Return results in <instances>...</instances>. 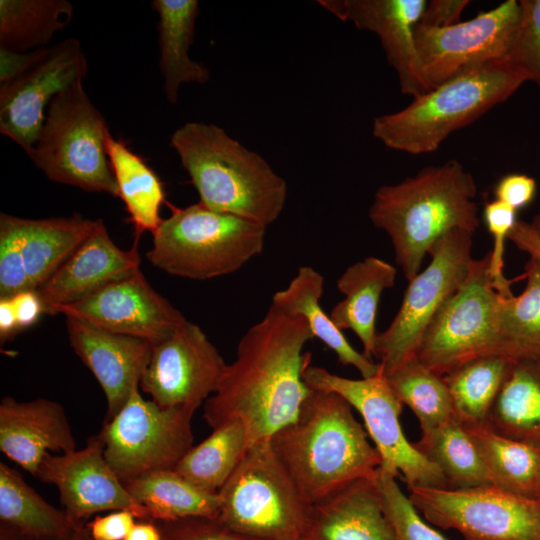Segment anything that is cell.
<instances>
[{
	"mask_svg": "<svg viewBox=\"0 0 540 540\" xmlns=\"http://www.w3.org/2000/svg\"><path fill=\"white\" fill-rule=\"evenodd\" d=\"M476 194L474 176L455 159L376 190L370 221L390 238L407 281L418 274L430 247L445 233L476 232L480 225Z\"/></svg>",
	"mask_w": 540,
	"mask_h": 540,
	"instance_id": "obj_3",
	"label": "cell"
},
{
	"mask_svg": "<svg viewBox=\"0 0 540 540\" xmlns=\"http://www.w3.org/2000/svg\"><path fill=\"white\" fill-rule=\"evenodd\" d=\"M124 485L133 499L145 509L149 521L218 518V494L198 489L174 470L148 473Z\"/></svg>",
	"mask_w": 540,
	"mask_h": 540,
	"instance_id": "obj_32",
	"label": "cell"
},
{
	"mask_svg": "<svg viewBox=\"0 0 540 540\" xmlns=\"http://www.w3.org/2000/svg\"><path fill=\"white\" fill-rule=\"evenodd\" d=\"M308 388L342 396L362 416L369 438L379 452L381 467L413 486L449 488L440 469L405 437L400 414L403 403L382 371L372 377L350 379L309 364L303 372Z\"/></svg>",
	"mask_w": 540,
	"mask_h": 540,
	"instance_id": "obj_12",
	"label": "cell"
},
{
	"mask_svg": "<svg viewBox=\"0 0 540 540\" xmlns=\"http://www.w3.org/2000/svg\"><path fill=\"white\" fill-rule=\"evenodd\" d=\"M109 132L79 80L51 101L37 142L27 154L51 181L118 197L106 150Z\"/></svg>",
	"mask_w": 540,
	"mask_h": 540,
	"instance_id": "obj_7",
	"label": "cell"
},
{
	"mask_svg": "<svg viewBox=\"0 0 540 540\" xmlns=\"http://www.w3.org/2000/svg\"><path fill=\"white\" fill-rule=\"evenodd\" d=\"M519 296L500 295L496 355L516 360L540 355V256L529 254Z\"/></svg>",
	"mask_w": 540,
	"mask_h": 540,
	"instance_id": "obj_34",
	"label": "cell"
},
{
	"mask_svg": "<svg viewBox=\"0 0 540 540\" xmlns=\"http://www.w3.org/2000/svg\"><path fill=\"white\" fill-rule=\"evenodd\" d=\"M183 168L210 210L267 227L281 215L287 184L259 154L215 124L187 122L170 137Z\"/></svg>",
	"mask_w": 540,
	"mask_h": 540,
	"instance_id": "obj_4",
	"label": "cell"
},
{
	"mask_svg": "<svg viewBox=\"0 0 540 540\" xmlns=\"http://www.w3.org/2000/svg\"><path fill=\"white\" fill-rule=\"evenodd\" d=\"M0 540H27L16 528L0 523Z\"/></svg>",
	"mask_w": 540,
	"mask_h": 540,
	"instance_id": "obj_52",
	"label": "cell"
},
{
	"mask_svg": "<svg viewBox=\"0 0 540 540\" xmlns=\"http://www.w3.org/2000/svg\"><path fill=\"white\" fill-rule=\"evenodd\" d=\"M137 521L131 511L119 510L96 516L86 526L93 540H124Z\"/></svg>",
	"mask_w": 540,
	"mask_h": 540,
	"instance_id": "obj_45",
	"label": "cell"
},
{
	"mask_svg": "<svg viewBox=\"0 0 540 540\" xmlns=\"http://www.w3.org/2000/svg\"><path fill=\"white\" fill-rule=\"evenodd\" d=\"M516 214V210L498 200L486 203L483 210L484 221L493 237L490 274L495 289L504 297L513 296V281L505 277L503 270L505 240L517 221Z\"/></svg>",
	"mask_w": 540,
	"mask_h": 540,
	"instance_id": "obj_42",
	"label": "cell"
},
{
	"mask_svg": "<svg viewBox=\"0 0 540 540\" xmlns=\"http://www.w3.org/2000/svg\"><path fill=\"white\" fill-rule=\"evenodd\" d=\"M314 338L303 316L271 304L265 316L241 337L235 360L227 364L216 391L204 403L203 417L215 429L240 420L249 446L269 441L293 423L310 392L303 372Z\"/></svg>",
	"mask_w": 540,
	"mask_h": 540,
	"instance_id": "obj_1",
	"label": "cell"
},
{
	"mask_svg": "<svg viewBox=\"0 0 540 540\" xmlns=\"http://www.w3.org/2000/svg\"><path fill=\"white\" fill-rule=\"evenodd\" d=\"M508 239L522 251L540 256V238L531 230L528 222L517 220Z\"/></svg>",
	"mask_w": 540,
	"mask_h": 540,
	"instance_id": "obj_49",
	"label": "cell"
},
{
	"mask_svg": "<svg viewBox=\"0 0 540 540\" xmlns=\"http://www.w3.org/2000/svg\"><path fill=\"white\" fill-rule=\"evenodd\" d=\"M264 225L208 209L174 208L153 234L149 262L174 276L206 280L233 273L264 247Z\"/></svg>",
	"mask_w": 540,
	"mask_h": 540,
	"instance_id": "obj_6",
	"label": "cell"
},
{
	"mask_svg": "<svg viewBox=\"0 0 540 540\" xmlns=\"http://www.w3.org/2000/svg\"><path fill=\"white\" fill-rule=\"evenodd\" d=\"M526 82L510 61L460 73L373 120L372 134L389 149L411 155L436 151L454 132L505 102Z\"/></svg>",
	"mask_w": 540,
	"mask_h": 540,
	"instance_id": "obj_5",
	"label": "cell"
},
{
	"mask_svg": "<svg viewBox=\"0 0 540 540\" xmlns=\"http://www.w3.org/2000/svg\"><path fill=\"white\" fill-rule=\"evenodd\" d=\"M491 252L474 259L467 278L428 325L416 359L440 376L479 357L496 355L500 294L490 274Z\"/></svg>",
	"mask_w": 540,
	"mask_h": 540,
	"instance_id": "obj_10",
	"label": "cell"
},
{
	"mask_svg": "<svg viewBox=\"0 0 540 540\" xmlns=\"http://www.w3.org/2000/svg\"><path fill=\"white\" fill-rule=\"evenodd\" d=\"M342 21L378 36L388 63L394 68L400 90L418 97L429 90L421 73L415 28L426 0H319Z\"/></svg>",
	"mask_w": 540,
	"mask_h": 540,
	"instance_id": "obj_19",
	"label": "cell"
},
{
	"mask_svg": "<svg viewBox=\"0 0 540 540\" xmlns=\"http://www.w3.org/2000/svg\"><path fill=\"white\" fill-rule=\"evenodd\" d=\"M49 47L28 52H15L0 47V85L22 76L47 54Z\"/></svg>",
	"mask_w": 540,
	"mask_h": 540,
	"instance_id": "obj_47",
	"label": "cell"
},
{
	"mask_svg": "<svg viewBox=\"0 0 540 540\" xmlns=\"http://www.w3.org/2000/svg\"><path fill=\"white\" fill-rule=\"evenodd\" d=\"M10 298L20 332L36 324L44 314L43 303L37 290H26Z\"/></svg>",
	"mask_w": 540,
	"mask_h": 540,
	"instance_id": "obj_48",
	"label": "cell"
},
{
	"mask_svg": "<svg viewBox=\"0 0 540 540\" xmlns=\"http://www.w3.org/2000/svg\"><path fill=\"white\" fill-rule=\"evenodd\" d=\"M218 520L253 540H300L312 506L269 441L250 445L218 493Z\"/></svg>",
	"mask_w": 540,
	"mask_h": 540,
	"instance_id": "obj_8",
	"label": "cell"
},
{
	"mask_svg": "<svg viewBox=\"0 0 540 540\" xmlns=\"http://www.w3.org/2000/svg\"><path fill=\"white\" fill-rule=\"evenodd\" d=\"M20 331L11 298H0V341L12 340Z\"/></svg>",
	"mask_w": 540,
	"mask_h": 540,
	"instance_id": "obj_50",
	"label": "cell"
},
{
	"mask_svg": "<svg viewBox=\"0 0 540 540\" xmlns=\"http://www.w3.org/2000/svg\"><path fill=\"white\" fill-rule=\"evenodd\" d=\"M397 270L377 257H367L350 265L337 280L345 298L330 311L335 326L352 330L363 345V354L372 360L377 335L376 317L382 293L393 287Z\"/></svg>",
	"mask_w": 540,
	"mask_h": 540,
	"instance_id": "obj_24",
	"label": "cell"
},
{
	"mask_svg": "<svg viewBox=\"0 0 540 540\" xmlns=\"http://www.w3.org/2000/svg\"><path fill=\"white\" fill-rule=\"evenodd\" d=\"M161 540H253L234 532L216 518L189 517L175 521H153Z\"/></svg>",
	"mask_w": 540,
	"mask_h": 540,
	"instance_id": "obj_43",
	"label": "cell"
},
{
	"mask_svg": "<svg viewBox=\"0 0 540 540\" xmlns=\"http://www.w3.org/2000/svg\"><path fill=\"white\" fill-rule=\"evenodd\" d=\"M472 246L473 233L462 229H453L432 244L431 261L408 281L397 314L376 335L372 357L385 376L416 357L428 325L467 278L474 260Z\"/></svg>",
	"mask_w": 540,
	"mask_h": 540,
	"instance_id": "obj_9",
	"label": "cell"
},
{
	"mask_svg": "<svg viewBox=\"0 0 540 540\" xmlns=\"http://www.w3.org/2000/svg\"><path fill=\"white\" fill-rule=\"evenodd\" d=\"M352 408L337 393L310 388L298 418L269 440L311 505L358 480L373 478L382 463Z\"/></svg>",
	"mask_w": 540,
	"mask_h": 540,
	"instance_id": "obj_2",
	"label": "cell"
},
{
	"mask_svg": "<svg viewBox=\"0 0 540 540\" xmlns=\"http://www.w3.org/2000/svg\"><path fill=\"white\" fill-rule=\"evenodd\" d=\"M152 7L159 17V67L164 80L163 89L167 100L174 104L184 83L205 84L210 77L208 69L189 56L199 14V2L154 0Z\"/></svg>",
	"mask_w": 540,
	"mask_h": 540,
	"instance_id": "obj_25",
	"label": "cell"
},
{
	"mask_svg": "<svg viewBox=\"0 0 540 540\" xmlns=\"http://www.w3.org/2000/svg\"><path fill=\"white\" fill-rule=\"evenodd\" d=\"M194 413L184 407L162 408L136 388L98 433L104 456L118 478L125 483L148 473L174 470L193 446Z\"/></svg>",
	"mask_w": 540,
	"mask_h": 540,
	"instance_id": "obj_11",
	"label": "cell"
},
{
	"mask_svg": "<svg viewBox=\"0 0 540 540\" xmlns=\"http://www.w3.org/2000/svg\"><path fill=\"white\" fill-rule=\"evenodd\" d=\"M538 498H540V478H539V487H538Z\"/></svg>",
	"mask_w": 540,
	"mask_h": 540,
	"instance_id": "obj_55",
	"label": "cell"
},
{
	"mask_svg": "<svg viewBox=\"0 0 540 540\" xmlns=\"http://www.w3.org/2000/svg\"><path fill=\"white\" fill-rule=\"evenodd\" d=\"M184 455L174 471L198 489L218 494L233 474L248 447V437L240 420L215 429Z\"/></svg>",
	"mask_w": 540,
	"mask_h": 540,
	"instance_id": "obj_33",
	"label": "cell"
},
{
	"mask_svg": "<svg viewBox=\"0 0 540 540\" xmlns=\"http://www.w3.org/2000/svg\"><path fill=\"white\" fill-rule=\"evenodd\" d=\"M485 424L540 448V355L512 360Z\"/></svg>",
	"mask_w": 540,
	"mask_h": 540,
	"instance_id": "obj_27",
	"label": "cell"
},
{
	"mask_svg": "<svg viewBox=\"0 0 540 540\" xmlns=\"http://www.w3.org/2000/svg\"><path fill=\"white\" fill-rule=\"evenodd\" d=\"M413 445L440 469L449 488L492 484L474 443L455 415L436 427L422 430Z\"/></svg>",
	"mask_w": 540,
	"mask_h": 540,
	"instance_id": "obj_35",
	"label": "cell"
},
{
	"mask_svg": "<svg viewBox=\"0 0 540 540\" xmlns=\"http://www.w3.org/2000/svg\"><path fill=\"white\" fill-rule=\"evenodd\" d=\"M73 12L66 0H0V47L15 52L45 48Z\"/></svg>",
	"mask_w": 540,
	"mask_h": 540,
	"instance_id": "obj_36",
	"label": "cell"
},
{
	"mask_svg": "<svg viewBox=\"0 0 540 540\" xmlns=\"http://www.w3.org/2000/svg\"><path fill=\"white\" fill-rule=\"evenodd\" d=\"M511 363L507 357L488 355L471 360L443 376L454 415L461 424L486 423Z\"/></svg>",
	"mask_w": 540,
	"mask_h": 540,
	"instance_id": "obj_37",
	"label": "cell"
},
{
	"mask_svg": "<svg viewBox=\"0 0 540 540\" xmlns=\"http://www.w3.org/2000/svg\"><path fill=\"white\" fill-rule=\"evenodd\" d=\"M75 449L76 441L60 403L46 398H2L0 450L11 461L35 476L47 454Z\"/></svg>",
	"mask_w": 540,
	"mask_h": 540,
	"instance_id": "obj_22",
	"label": "cell"
},
{
	"mask_svg": "<svg viewBox=\"0 0 540 540\" xmlns=\"http://www.w3.org/2000/svg\"><path fill=\"white\" fill-rule=\"evenodd\" d=\"M520 19V1L507 0L448 27L417 24L415 44L429 90L470 69L508 60Z\"/></svg>",
	"mask_w": 540,
	"mask_h": 540,
	"instance_id": "obj_14",
	"label": "cell"
},
{
	"mask_svg": "<svg viewBox=\"0 0 540 540\" xmlns=\"http://www.w3.org/2000/svg\"><path fill=\"white\" fill-rule=\"evenodd\" d=\"M124 540H161V532L153 521H137Z\"/></svg>",
	"mask_w": 540,
	"mask_h": 540,
	"instance_id": "obj_51",
	"label": "cell"
},
{
	"mask_svg": "<svg viewBox=\"0 0 540 540\" xmlns=\"http://www.w3.org/2000/svg\"><path fill=\"white\" fill-rule=\"evenodd\" d=\"M396 478L381 466L374 476L384 512L397 540H448L422 519Z\"/></svg>",
	"mask_w": 540,
	"mask_h": 540,
	"instance_id": "obj_39",
	"label": "cell"
},
{
	"mask_svg": "<svg viewBox=\"0 0 540 540\" xmlns=\"http://www.w3.org/2000/svg\"><path fill=\"white\" fill-rule=\"evenodd\" d=\"M226 366L202 329L187 320L153 345L139 387L162 408L196 411L216 391Z\"/></svg>",
	"mask_w": 540,
	"mask_h": 540,
	"instance_id": "obj_15",
	"label": "cell"
},
{
	"mask_svg": "<svg viewBox=\"0 0 540 540\" xmlns=\"http://www.w3.org/2000/svg\"><path fill=\"white\" fill-rule=\"evenodd\" d=\"M71 348L92 372L107 403L104 422L110 421L128 401L149 362L153 343L117 334L66 317Z\"/></svg>",
	"mask_w": 540,
	"mask_h": 540,
	"instance_id": "obj_20",
	"label": "cell"
},
{
	"mask_svg": "<svg viewBox=\"0 0 540 540\" xmlns=\"http://www.w3.org/2000/svg\"><path fill=\"white\" fill-rule=\"evenodd\" d=\"M87 60L80 42L67 38L13 81L0 85V132L28 153L39 137L49 104L65 88L83 80Z\"/></svg>",
	"mask_w": 540,
	"mask_h": 540,
	"instance_id": "obj_16",
	"label": "cell"
},
{
	"mask_svg": "<svg viewBox=\"0 0 540 540\" xmlns=\"http://www.w3.org/2000/svg\"><path fill=\"white\" fill-rule=\"evenodd\" d=\"M98 219L69 217L19 218L22 252L31 288L38 289L86 240Z\"/></svg>",
	"mask_w": 540,
	"mask_h": 540,
	"instance_id": "obj_28",
	"label": "cell"
},
{
	"mask_svg": "<svg viewBox=\"0 0 540 540\" xmlns=\"http://www.w3.org/2000/svg\"><path fill=\"white\" fill-rule=\"evenodd\" d=\"M56 314L153 344L169 337L187 321L151 286L141 270L59 307Z\"/></svg>",
	"mask_w": 540,
	"mask_h": 540,
	"instance_id": "obj_18",
	"label": "cell"
},
{
	"mask_svg": "<svg viewBox=\"0 0 540 540\" xmlns=\"http://www.w3.org/2000/svg\"><path fill=\"white\" fill-rule=\"evenodd\" d=\"M537 190L536 180L526 174L510 173L503 176L495 185V200H498L514 210L529 205Z\"/></svg>",
	"mask_w": 540,
	"mask_h": 540,
	"instance_id": "obj_44",
	"label": "cell"
},
{
	"mask_svg": "<svg viewBox=\"0 0 540 540\" xmlns=\"http://www.w3.org/2000/svg\"><path fill=\"white\" fill-rule=\"evenodd\" d=\"M106 150L120 198L133 224L137 238L143 232L152 235L163 219L160 208L165 202L163 184L157 174L127 145L109 132Z\"/></svg>",
	"mask_w": 540,
	"mask_h": 540,
	"instance_id": "obj_29",
	"label": "cell"
},
{
	"mask_svg": "<svg viewBox=\"0 0 540 540\" xmlns=\"http://www.w3.org/2000/svg\"><path fill=\"white\" fill-rule=\"evenodd\" d=\"M386 377L399 400L418 418L421 431L436 427L454 416L451 396L443 376L416 358Z\"/></svg>",
	"mask_w": 540,
	"mask_h": 540,
	"instance_id": "obj_38",
	"label": "cell"
},
{
	"mask_svg": "<svg viewBox=\"0 0 540 540\" xmlns=\"http://www.w3.org/2000/svg\"><path fill=\"white\" fill-rule=\"evenodd\" d=\"M531 230L540 238V212L533 216L529 222Z\"/></svg>",
	"mask_w": 540,
	"mask_h": 540,
	"instance_id": "obj_54",
	"label": "cell"
},
{
	"mask_svg": "<svg viewBox=\"0 0 540 540\" xmlns=\"http://www.w3.org/2000/svg\"><path fill=\"white\" fill-rule=\"evenodd\" d=\"M323 291V275L311 266H302L286 288L274 293L271 304L287 313L303 316L314 338L334 351L342 365L353 366L363 378L379 374L380 364L358 352L323 311L320 306Z\"/></svg>",
	"mask_w": 540,
	"mask_h": 540,
	"instance_id": "obj_26",
	"label": "cell"
},
{
	"mask_svg": "<svg viewBox=\"0 0 540 540\" xmlns=\"http://www.w3.org/2000/svg\"><path fill=\"white\" fill-rule=\"evenodd\" d=\"M35 477L57 488L63 510L78 525L105 511L128 510L138 521L147 520L145 509L133 499L107 462L99 434L90 437L82 449L47 454Z\"/></svg>",
	"mask_w": 540,
	"mask_h": 540,
	"instance_id": "obj_17",
	"label": "cell"
},
{
	"mask_svg": "<svg viewBox=\"0 0 540 540\" xmlns=\"http://www.w3.org/2000/svg\"><path fill=\"white\" fill-rule=\"evenodd\" d=\"M137 241L128 250L112 240L104 222L97 225L75 252L36 289L44 313L56 315L59 307L79 301L106 285L140 270Z\"/></svg>",
	"mask_w": 540,
	"mask_h": 540,
	"instance_id": "obj_21",
	"label": "cell"
},
{
	"mask_svg": "<svg viewBox=\"0 0 540 540\" xmlns=\"http://www.w3.org/2000/svg\"><path fill=\"white\" fill-rule=\"evenodd\" d=\"M300 540H397L374 477L358 480L314 504Z\"/></svg>",
	"mask_w": 540,
	"mask_h": 540,
	"instance_id": "obj_23",
	"label": "cell"
},
{
	"mask_svg": "<svg viewBox=\"0 0 540 540\" xmlns=\"http://www.w3.org/2000/svg\"><path fill=\"white\" fill-rule=\"evenodd\" d=\"M0 523L35 540L65 539L81 526L64 510L44 500L16 470L3 462L0 463Z\"/></svg>",
	"mask_w": 540,
	"mask_h": 540,
	"instance_id": "obj_31",
	"label": "cell"
},
{
	"mask_svg": "<svg viewBox=\"0 0 540 540\" xmlns=\"http://www.w3.org/2000/svg\"><path fill=\"white\" fill-rule=\"evenodd\" d=\"M27 540H35V539H28ZM57 540H93L88 527L86 524H83L78 527V529L75 531L73 535H71L68 538L65 539H57Z\"/></svg>",
	"mask_w": 540,
	"mask_h": 540,
	"instance_id": "obj_53",
	"label": "cell"
},
{
	"mask_svg": "<svg viewBox=\"0 0 540 540\" xmlns=\"http://www.w3.org/2000/svg\"><path fill=\"white\" fill-rule=\"evenodd\" d=\"M470 4L469 0L427 1L418 25L443 28L459 23L461 15Z\"/></svg>",
	"mask_w": 540,
	"mask_h": 540,
	"instance_id": "obj_46",
	"label": "cell"
},
{
	"mask_svg": "<svg viewBox=\"0 0 540 540\" xmlns=\"http://www.w3.org/2000/svg\"><path fill=\"white\" fill-rule=\"evenodd\" d=\"M409 499L431 524L464 540H540V499L493 484L470 488L413 486Z\"/></svg>",
	"mask_w": 540,
	"mask_h": 540,
	"instance_id": "obj_13",
	"label": "cell"
},
{
	"mask_svg": "<svg viewBox=\"0 0 540 540\" xmlns=\"http://www.w3.org/2000/svg\"><path fill=\"white\" fill-rule=\"evenodd\" d=\"M521 19L508 61L540 88V0H519Z\"/></svg>",
	"mask_w": 540,
	"mask_h": 540,
	"instance_id": "obj_41",
	"label": "cell"
},
{
	"mask_svg": "<svg viewBox=\"0 0 540 540\" xmlns=\"http://www.w3.org/2000/svg\"><path fill=\"white\" fill-rule=\"evenodd\" d=\"M462 426L474 443L493 485L521 496L538 498L539 447L504 437L486 424Z\"/></svg>",
	"mask_w": 540,
	"mask_h": 540,
	"instance_id": "obj_30",
	"label": "cell"
},
{
	"mask_svg": "<svg viewBox=\"0 0 540 540\" xmlns=\"http://www.w3.org/2000/svg\"><path fill=\"white\" fill-rule=\"evenodd\" d=\"M19 218L0 214V298L32 289L23 258Z\"/></svg>",
	"mask_w": 540,
	"mask_h": 540,
	"instance_id": "obj_40",
	"label": "cell"
}]
</instances>
